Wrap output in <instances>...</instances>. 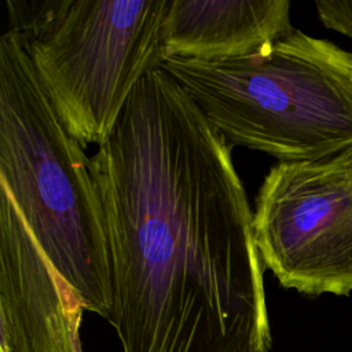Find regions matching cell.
<instances>
[{"mask_svg": "<svg viewBox=\"0 0 352 352\" xmlns=\"http://www.w3.org/2000/svg\"><path fill=\"white\" fill-rule=\"evenodd\" d=\"M122 352H268L264 265L232 146L166 72L89 157Z\"/></svg>", "mask_w": 352, "mask_h": 352, "instance_id": "cell-1", "label": "cell"}, {"mask_svg": "<svg viewBox=\"0 0 352 352\" xmlns=\"http://www.w3.org/2000/svg\"><path fill=\"white\" fill-rule=\"evenodd\" d=\"M0 184L84 311L109 319L110 254L89 157L11 32L0 37Z\"/></svg>", "mask_w": 352, "mask_h": 352, "instance_id": "cell-2", "label": "cell"}, {"mask_svg": "<svg viewBox=\"0 0 352 352\" xmlns=\"http://www.w3.org/2000/svg\"><path fill=\"white\" fill-rule=\"evenodd\" d=\"M230 144L314 161L352 148V52L296 28L254 55L162 67Z\"/></svg>", "mask_w": 352, "mask_h": 352, "instance_id": "cell-3", "label": "cell"}, {"mask_svg": "<svg viewBox=\"0 0 352 352\" xmlns=\"http://www.w3.org/2000/svg\"><path fill=\"white\" fill-rule=\"evenodd\" d=\"M170 0H7L14 33L69 133L102 146L140 80L166 59Z\"/></svg>", "mask_w": 352, "mask_h": 352, "instance_id": "cell-4", "label": "cell"}, {"mask_svg": "<svg viewBox=\"0 0 352 352\" xmlns=\"http://www.w3.org/2000/svg\"><path fill=\"white\" fill-rule=\"evenodd\" d=\"M254 243L265 270L301 294L352 293V148L276 162L254 201Z\"/></svg>", "mask_w": 352, "mask_h": 352, "instance_id": "cell-5", "label": "cell"}, {"mask_svg": "<svg viewBox=\"0 0 352 352\" xmlns=\"http://www.w3.org/2000/svg\"><path fill=\"white\" fill-rule=\"evenodd\" d=\"M82 311L0 184V351L80 352Z\"/></svg>", "mask_w": 352, "mask_h": 352, "instance_id": "cell-6", "label": "cell"}, {"mask_svg": "<svg viewBox=\"0 0 352 352\" xmlns=\"http://www.w3.org/2000/svg\"><path fill=\"white\" fill-rule=\"evenodd\" d=\"M292 29L289 0H170L165 18L166 58H248Z\"/></svg>", "mask_w": 352, "mask_h": 352, "instance_id": "cell-7", "label": "cell"}, {"mask_svg": "<svg viewBox=\"0 0 352 352\" xmlns=\"http://www.w3.org/2000/svg\"><path fill=\"white\" fill-rule=\"evenodd\" d=\"M320 22L331 30L352 38V0L315 1Z\"/></svg>", "mask_w": 352, "mask_h": 352, "instance_id": "cell-8", "label": "cell"}]
</instances>
